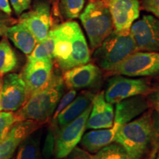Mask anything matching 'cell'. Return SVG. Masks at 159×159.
<instances>
[{
	"mask_svg": "<svg viewBox=\"0 0 159 159\" xmlns=\"http://www.w3.org/2000/svg\"><path fill=\"white\" fill-rule=\"evenodd\" d=\"M117 32L130 31L140 14L139 0H105Z\"/></svg>",
	"mask_w": 159,
	"mask_h": 159,
	"instance_id": "obj_11",
	"label": "cell"
},
{
	"mask_svg": "<svg viewBox=\"0 0 159 159\" xmlns=\"http://www.w3.org/2000/svg\"><path fill=\"white\" fill-rule=\"evenodd\" d=\"M5 36L25 55H30L38 43L37 40L30 30L23 23L10 26L6 31Z\"/></svg>",
	"mask_w": 159,
	"mask_h": 159,
	"instance_id": "obj_20",
	"label": "cell"
},
{
	"mask_svg": "<svg viewBox=\"0 0 159 159\" xmlns=\"http://www.w3.org/2000/svg\"><path fill=\"white\" fill-rule=\"evenodd\" d=\"M89 159H132L122 145L113 142L91 156Z\"/></svg>",
	"mask_w": 159,
	"mask_h": 159,
	"instance_id": "obj_23",
	"label": "cell"
},
{
	"mask_svg": "<svg viewBox=\"0 0 159 159\" xmlns=\"http://www.w3.org/2000/svg\"><path fill=\"white\" fill-rule=\"evenodd\" d=\"M19 119L14 112L0 111V143L7 136L10 130Z\"/></svg>",
	"mask_w": 159,
	"mask_h": 159,
	"instance_id": "obj_26",
	"label": "cell"
},
{
	"mask_svg": "<svg viewBox=\"0 0 159 159\" xmlns=\"http://www.w3.org/2000/svg\"><path fill=\"white\" fill-rule=\"evenodd\" d=\"M63 79L65 85L70 89L89 88L100 80L101 71L94 63H88L66 71Z\"/></svg>",
	"mask_w": 159,
	"mask_h": 159,
	"instance_id": "obj_15",
	"label": "cell"
},
{
	"mask_svg": "<svg viewBox=\"0 0 159 159\" xmlns=\"http://www.w3.org/2000/svg\"><path fill=\"white\" fill-rule=\"evenodd\" d=\"M40 125V122L31 120L19 121L16 123L5 139L0 143V159L13 158L19 145L35 132Z\"/></svg>",
	"mask_w": 159,
	"mask_h": 159,
	"instance_id": "obj_14",
	"label": "cell"
},
{
	"mask_svg": "<svg viewBox=\"0 0 159 159\" xmlns=\"http://www.w3.org/2000/svg\"><path fill=\"white\" fill-rule=\"evenodd\" d=\"M91 48L97 49L114 31V24L105 0H92L79 16Z\"/></svg>",
	"mask_w": 159,
	"mask_h": 159,
	"instance_id": "obj_5",
	"label": "cell"
},
{
	"mask_svg": "<svg viewBox=\"0 0 159 159\" xmlns=\"http://www.w3.org/2000/svg\"><path fill=\"white\" fill-rule=\"evenodd\" d=\"M94 97V95L90 92L82 93L75 97L74 100L60 113L53 122H57L60 128L72 122L91 105Z\"/></svg>",
	"mask_w": 159,
	"mask_h": 159,
	"instance_id": "obj_19",
	"label": "cell"
},
{
	"mask_svg": "<svg viewBox=\"0 0 159 159\" xmlns=\"http://www.w3.org/2000/svg\"><path fill=\"white\" fill-rule=\"evenodd\" d=\"M138 51L130 32L114 31L95 49L94 57L99 66L111 71L128 56Z\"/></svg>",
	"mask_w": 159,
	"mask_h": 159,
	"instance_id": "obj_4",
	"label": "cell"
},
{
	"mask_svg": "<svg viewBox=\"0 0 159 159\" xmlns=\"http://www.w3.org/2000/svg\"><path fill=\"white\" fill-rule=\"evenodd\" d=\"M11 25V20L5 13L0 12V37L5 35L6 31Z\"/></svg>",
	"mask_w": 159,
	"mask_h": 159,
	"instance_id": "obj_31",
	"label": "cell"
},
{
	"mask_svg": "<svg viewBox=\"0 0 159 159\" xmlns=\"http://www.w3.org/2000/svg\"><path fill=\"white\" fill-rule=\"evenodd\" d=\"M2 77H0V92H1V88H2Z\"/></svg>",
	"mask_w": 159,
	"mask_h": 159,
	"instance_id": "obj_36",
	"label": "cell"
},
{
	"mask_svg": "<svg viewBox=\"0 0 159 159\" xmlns=\"http://www.w3.org/2000/svg\"><path fill=\"white\" fill-rule=\"evenodd\" d=\"M0 11L8 16L11 14V8L8 0H0Z\"/></svg>",
	"mask_w": 159,
	"mask_h": 159,
	"instance_id": "obj_33",
	"label": "cell"
},
{
	"mask_svg": "<svg viewBox=\"0 0 159 159\" xmlns=\"http://www.w3.org/2000/svg\"><path fill=\"white\" fill-rule=\"evenodd\" d=\"M119 128L114 124L111 128L90 131L83 134L80 144L89 152L96 153L102 148L114 142L115 135Z\"/></svg>",
	"mask_w": 159,
	"mask_h": 159,
	"instance_id": "obj_18",
	"label": "cell"
},
{
	"mask_svg": "<svg viewBox=\"0 0 159 159\" xmlns=\"http://www.w3.org/2000/svg\"><path fill=\"white\" fill-rule=\"evenodd\" d=\"M91 110V105L77 119L60 129L55 137V156L57 159L68 156L80 142L86 129V122Z\"/></svg>",
	"mask_w": 159,
	"mask_h": 159,
	"instance_id": "obj_8",
	"label": "cell"
},
{
	"mask_svg": "<svg viewBox=\"0 0 159 159\" xmlns=\"http://www.w3.org/2000/svg\"><path fill=\"white\" fill-rule=\"evenodd\" d=\"M13 10L17 15L22 14L23 12L29 9L31 0H10Z\"/></svg>",
	"mask_w": 159,
	"mask_h": 159,
	"instance_id": "obj_30",
	"label": "cell"
},
{
	"mask_svg": "<svg viewBox=\"0 0 159 159\" xmlns=\"http://www.w3.org/2000/svg\"><path fill=\"white\" fill-rule=\"evenodd\" d=\"M76 95L77 91L75 90V89H70V91H69L68 92L66 93L64 95H63V96L61 97L58 104H57L56 108H55L54 114L52 115V121H55L60 113H61L67 105H69L73 100H74V99L76 97Z\"/></svg>",
	"mask_w": 159,
	"mask_h": 159,
	"instance_id": "obj_27",
	"label": "cell"
},
{
	"mask_svg": "<svg viewBox=\"0 0 159 159\" xmlns=\"http://www.w3.org/2000/svg\"><path fill=\"white\" fill-rule=\"evenodd\" d=\"M55 136L53 132L49 130L46 136L42 148V155L45 159H50L55 154Z\"/></svg>",
	"mask_w": 159,
	"mask_h": 159,
	"instance_id": "obj_28",
	"label": "cell"
},
{
	"mask_svg": "<svg viewBox=\"0 0 159 159\" xmlns=\"http://www.w3.org/2000/svg\"><path fill=\"white\" fill-rule=\"evenodd\" d=\"M49 33L55 40L53 56L63 71L89 63L90 50L78 23L66 21Z\"/></svg>",
	"mask_w": 159,
	"mask_h": 159,
	"instance_id": "obj_1",
	"label": "cell"
},
{
	"mask_svg": "<svg viewBox=\"0 0 159 159\" xmlns=\"http://www.w3.org/2000/svg\"><path fill=\"white\" fill-rule=\"evenodd\" d=\"M156 135L152 111L141 116L119 128L114 142L122 145L132 159H141L148 152Z\"/></svg>",
	"mask_w": 159,
	"mask_h": 159,
	"instance_id": "obj_3",
	"label": "cell"
},
{
	"mask_svg": "<svg viewBox=\"0 0 159 159\" xmlns=\"http://www.w3.org/2000/svg\"><path fill=\"white\" fill-rule=\"evenodd\" d=\"M52 59H27L21 75L27 86L28 97L47 84L52 75Z\"/></svg>",
	"mask_w": 159,
	"mask_h": 159,
	"instance_id": "obj_12",
	"label": "cell"
},
{
	"mask_svg": "<svg viewBox=\"0 0 159 159\" xmlns=\"http://www.w3.org/2000/svg\"><path fill=\"white\" fill-rule=\"evenodd\" d=\"M114 106L105 99L104 91L94 95L90 114L86 122V129L109 128L114 125Z\"/></svg>",
	"mask_w": 159,
	"mask_h": 159,
	"instance_id": "obj_16",
	"label": "cell"
},
{
	"mask_svg": "<svg viewBox=\"0 0 159 159\" xmlns=\"http://www.w3.org/2000/svg\"><path fill=\"white\" fill-rule=\"evenodd\" d=\"M41 134L37 130L27 136L19 145L16 159H40Z\"/></svg>",
	"mask_w": 159,
	"mask_h": 159,
	"instance_id": "obj_21",
	"label": "cell"
},
{
	"mask_svg": "<svg viewBox=\"0 0 159 159\" xmlns=\"http://www.w3.org/2000/svg\"><path fill=\"white\" fill-rule=\"evenodd\" d=\"M55 48V40L52 35L49 33L48 36L43 41L39 42L28 55L27 59L40 60V59H53V53Z\"/></svg>",
	"mask_w": 159,
	"mask_h": 159,
	"instance_id": "obj_24",
	"label": "cell"
},
{
	"mask_svg": "<svg viewBox=\"0 0 159 159\" xmlns=\"http://www.w3.org/2000/svg\"><path fill=\"white\" fill-rule=\"evenodd\" d=\"M27 99V89L21 74L4 75L0 92V111L16 112Z\"/></svg>",
	"mask_w": 159,
	"mask_h": 159,
	"instance_id": "obj_9",
	"label": "cell"
},
{
	"mask_svg": "<svg viewBox=\"0 0 159 159\" xmlns=\"http://www.w3.org/2000/svg\"><path fill=\"white\" fill-rule=\"evenodd\" d=\"M18 59L14 50L6 38L0 41V77L15 70Z\"/></svg>",
	"mask_w": 159,
	"mask_h": 159,
	"instance_id": "obj_22",
	"label": "cell"
},
{
	"mask_svg": "<svg viewBox=\"0 0 159 159\" xmlns=\"http://www.w3.org/2000/svg\"><path fill=\"white\" fill-rule=\"evenodd\" d=\"M149 102L144 95H137L116 103L114 124L121 127L148 111Z\"/></svg>",
	"mask_w": 159,
	"mask_h": 159,
	"instance_id": "obj_17",
	"label": "cell"
},
{
	"mask_svg": "<svg viewBox=\"0 0 159 159\" xmlns=\"http://www.w3.org/2000/svg\"><path fill=\"white\" fill-rule=\"evenodd\" d=\"M158 145H155V147L152 149V152H151V154H150V157L149 159H156V154H157V151H158Z\"/></svg>",
	"mask_w": 159,
	"mask_h": 159,
	"instance_id": "obj_34",
	"label": "cell"
},
{
	"mask_svg": "<svg viewBox=\"0 0 159 159\" xmlns=\"http://www.w3.org/2000/svg\"><path fill=\"white\" fill-rule=\"evenodd\" d=\"M130 34L138 51L159 52V19L152 15H144L131 26Z\"/></svg>",
	"mask_w": 159,
	"mask_h": 159,
	"instance_id": "obj_10",
	"label": "cell"
},
{
	"mask_svg": "<svg viewBox=\"0 0 159 159\" xmlns=\"http://www.w3.org/2000/svg\"><path fill=\"white\" fill-rule=\"evenodd\" d=\"M110 72L131 77L159 76V52L137 51Z\"/></svg>",
	"mask_w": 159,
	"mask_h": 159,
	"instance_id": "obj_6",
	"label": "cell"
},
{
	"mask_svg": "<svg viewBox=\"0 0 159 159\" xmlns=\"http://www.w3.org/2000/svg\"><path fill=\"white\" fill-rule=\"evenodd\" d=\"M150 99L154 108L156 109L157 113H158L159 115V86L157 88L156 90L154 91L153 92H152V94H151Z\"/></svg>",
	"mask_w": 159,
	"mask_h": 159,
	"instance_id": "obj_32",
	"label": "cell"
},
{
	"mask_svg": "<svg viewBox=\"0 0 159 159\" xmlns=\"http://www.w3.org/2000/svg\"><path fill=\"white\" fill-rule=\"evenodd\" d=\"M142 5L145 11L152 13L159 19V0H142Z\"/></svg>",
	"mask_w": 159,
	"mask_h": 159,
	"instance_id": "obj_29",
	"label": "cell"
},
{
	"mask_svg": "<svg viewBox=\"0 0 159 159\" xmlns=\"http://www.w3.org/2000/svg\"><path fill=\"white\" fill-rule=\"evenodd\" d=\"M156 159H159V148H158V151H157V154H156Z\"/></svg>",
	"mask_w": 159,
	"mask_h": 159,
	"instance_id": "obj_35",
	"label": "cell"
},
{
	"mask_svg": "<svg viewBox=\"0 0 159 159\" xmlns=\"http://www.w3.org/2000/svg\"><path fill=\"white\" fill-rule=\"evenodd\" d=\"M84 5L85 0H61V8L63 14L69 19L78 18Z\"/></svg>",
	"mask_w": 159,
	"mask_h": 159,
	"instance_id": "obj_25",
	"label": "cell"
},
{
	"mask_svg": "<svg viewBox=\"0 0 159 159\" xmlns=\"http://www.w3.org/2000/svg\"><path fill=\"white\" fill-rule=\"evenodd\" d=\"M151 91L152 89L146 80L116 75L108 80L104 93L108 102L116 104L129 97L148 94Z\"/></svg>",
	"mask_w": 159,
	"mask_h": 159,
	"instance_id": "obj_7",
	"label": "cell"
},
{
	"mask_svg": "<svg viewBox=\"0 0 159 159\" xmlns=\"http://www.w3.org/2000/svg\"><path fill=\"white\" fill-rule=\"evenodd\" d=\"M19 22L23 23L30 30L38 43L43 41L50 31L51 14L49 4H37L30 11L21 14Z\"/></svg>",
	"mask_w": 159,
	"mask_h": 159,
	"instance_id": "obj_13",
	"label": "cell"
},
{
	"mask_svg": "<svg viewBox=\"0 0 159 159\" xmlns=\"http://www.w3.org/2000/svg\"><path fill=\"white\" fill-rule=\"evenodd\" d=\"M64 81L58 73L52 72L47 84L32 94L25 105L16 111L20 121L31 120L42 123L54 114L64 91Z\"/></svg>",
	"mask_w": 159,
	"mask_h": 159,
	"instance_id": "obj_2",
	"label": "cell"
}]
</instances>
